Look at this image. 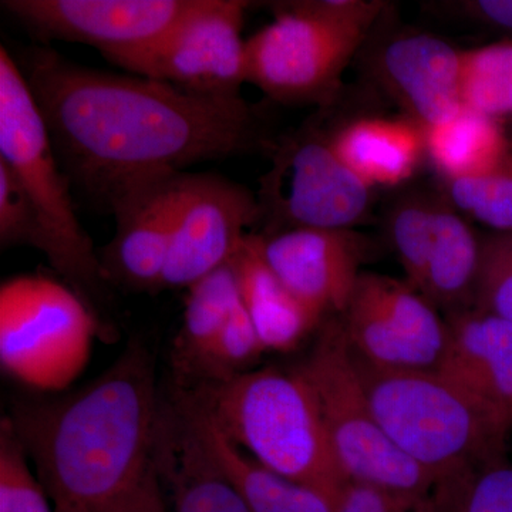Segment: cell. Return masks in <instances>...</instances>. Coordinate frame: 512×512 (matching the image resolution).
<instances>
[{"instance_id":"cell-21","label":"cell","mask_w":512,"mask_h":512,"mask_svg":"<svg viewBox=\"0 0 512 512\" xmlns=\"http://www.w3.org/2000/svg\"><path fill=\"white\" fill-rule=\"evenodd\" d=\"M481 235L441 195L417 292L444 315L474 308Z\"/></svg>"},{"instance_id":"cell-14","label":"cell","mask_w":512,"mask_h":512,"mask_svg":"<svg viewBox=\"0 0 512 512\" xmlns=\"http://www.w3.org/2000/svg\"><path fill=\"white\" fill-rule=\"evenodd\" d=\"M256 235L265 261L306 306L323 319L345 312L370 255L365 235L323 228Z\"/></svg>"},{"instance_id":"cell-6","label":"cell","mask_w":512,"mask_h":512,"mask_svg":"<svg viewBox=\"0 0 512 512\" xmlns=\"http://www.w3.org/2000/svg\"><path fill=\"white\" fill-rule=\"evenodd\" d=\"M383 8L365 0L278 3L274 22L247 39V83L278 103L328 106Z\"/></svg>"},{"instance_id":"cell-22","label":"cell","mask_w":512,"mask_h":512,"mask_svg":"<svg viewBox=\"0 0 512 512\" xmlns=\"http://www.w3.org/2000/svg\"><path fill=\"white\" fill-rule=\"evenodd\" d=\"M174 399L190 414L205 446L251 512H333L332 501L311 487L275 473L232 444L200 413L175 393Z\"/></svg>"},{"instance_id":"cell-11","label":"cell","mask_w":512,"mask_h":512,"mask_svg":"<svg viewBox=\"0 0 512 512\" xmlns=\"http://www.w3.org/2000/svg\"><path fill=\"white\" fill-rule=\"evenodd\" d=\"M409 282L363 271L339 316L350 349L377 367L436 370L446 320Z\"/></svg>"},{"instance_id":"cell-9","label":"cell","mask_w":512,"mask_h":512,"mask_svg":"<svg viewBox=\"0 0 512 512\" xmlns=\"http://www.w3.org/2000/svg\"><path fill=\"white\" fill-rule=\"evenodd\" d=\"M269 153L272 167L256 194L262 235L293 228L355 229L369 217L373 188L343 164L318 124L282 137Z\"/></svg>"},{"instance_id":"cell-7","label":"cell","mask_w":512,"mask_h":512,"mask_svg":"<svg viewBox=\"0 0 512 512\" xmlns=\"http://www.w3.org/2000/svg\"><path fill=\"white\" fill-rule=\"evenodd\" d=\"M298 369L311 386L333 454L349 483L399 494H433L436 480L396 447L377 419L339 316L320 325Z\"/></svg>"},{"instance_id":"cell-24","label":"cell","mask_w":512,"mask_h":512,"mask_svg":"<svg viewBox=\"0 0 512 512\" xmlns=\"http://www.w3.org/2000/svg\"><path fill=\"white\" fill-rule=\"evenodd\" d=\"M241 302L234 265L221 266L188 288L183 326L175 340L174 366L180 382L220 335Z\"/></svg>"},{"instance_id":"cell-19","label":"cell","mask_w":512,"mask_h":512,"mask_svg":"<svg viewBox=\"0 0 512 512\" xmlns=\"http://www.w3.org/2000/svg\"><path fill=\"white\" fill-rule=\"evenodd\" d=\"M231 262L241 301L266 353L292 352L325 322L275 274L262 255L258 235L249 234Z\"/></svg>"},{"instance_id":"cell-30","label":"cell","mask_w":512,"mask_h":512,"mask_svg":"<svg viewBox=\"0 0 512 512\" xmlns=\"http://www.w3.org/2000/svg\"><path fill=\"white\" fill-rule=\"evenodd\" d=\"M474 308L512 320V232L481 235Z\"/></svg>"},{"instance_id":"cell-28","label":"cell","mask_w":512,"mask_h":512,"mask_svg":"<svg viewBox=\"0 0 512 512\" xmlns=\"http://www.w3.org/2000/svg\"><path fill=\"white\" fill-rule=\"evenodd\" d=\"M446 197L458 212L493 232H512V154L488 173L444 181Z\"/></svg>"},{"instance_id":"cell-32","label":"cell","mask_w":512,"mask_h":512,"mask_svg":"<svg viewBox=\"0 0 512 512\" xmlns=\"http://www.w3.org/2000/svg\"><path fill=\"white\" fill-rule=\"evenodd\" d=\"M333 512H434V505L431 495L392 493L348 483L336 498Z\"/></svg>"},{"instance_id":"cell-12","label":"cell","mask_w":512,"mask_h":512,"mask_svg":"<svg viewBox=\"0 0 512 512\" xmlns=\"http://www.w3.org/2000/svg\"><path fill=\"white\" fill-rule=\"evenodd\" d=\"M258 222L248 188L220 175L181 174L163 289H188L228 264Z\"/></svg>"},{"instance_id":"cell-5","label":"cell","mask_w":512,"mask_h":512,"mask_svg":"<svg viewBox=\"0 0 512 512\" xmlns=\"http://www.w3.org/2000/svg\"><path fill=\"white\" fill-rule=\"evenodd\" d=\"M0 161L35 207L47 261L96 312L106 292L103 266L77 218L72 185L57 161L42 114L5 46L0 47Z\"/></svg>"},{"instance_id":"cell-17","label":"cell","mask_w":512,"mask_h":512,"mask_svg":"<svg viewBox=\"0 0 512 512\" xmlns=\"http://www.w3.org/2000/svg\"><path fill=\"white\" fill-rule=\"evenodd\" d=\"M437 372L512 427V320L470 308L444 315Z\"/></svg>"},{"instance_id":"cell-20","label":"cell","mask_w":512,"mask_h":512,"mask_svg":"<svg viewBox=\"0 0 512 512\" xmlns=\"http://www.w3.org/2000/svg\"><path fill=\"white\" fill-rule=\"evenodd\" d=\"M329 136L343 164L370 188L406 183L426 154L424 128L406 117H362Z\"/></svg>"},{"instance_id":"cell-16","label":"cell","mask_w":512,"mask_h":512,"mask_svg":"<svg viewBox=\"0 0 512 512\" xmlns=\"http://www.w3.org/2000/svg\"><path fill=\"white\" fill-rule=\"evenodd\" d=\"M181 174L137 185L114 202L116 234L100 258L107 282L137 291L163 289Z\"/></svg>"},{"instance_id":"cell-3","label":"cell","mask_w":512,"mask_h":512,"mask_svg":"<svg viewBox=\"0 0 512 512\" xmlns=\"http://www.w3.org/2000/svg\"><path fill=\"white\" fill-rule=\"evenodd\" d=\"M178 396L225 439L281 476L335 504L349 483L340 470L315 396L298 366L265 367L180 387Z\"/></svg>"},{"instance_id":"cell-23","label":"cell","mask_w":512,"mask_h":512,"mask_svg":"<svg viewBox=\"0 0 512 512\" xmlns=\"http://www.w3.org/2000/svg\"><path fill=\"white\" fill-rule=\"evenodd\" d=\"M426 154L444 181L488 173L510 154L503 121L461 107L450 119L424 130Z\"/></svg>"},{"instance_id":"cell-18","label":"cell","mask_w":512,"mask_h":512,"mask_svg":"<svg viewBox=\"0 0 512 512\" xmlns=\"http://www.w3.org/2000/svg\"><path fill=\"white\" fill-rule=\"evenodd\" d=\"M157 461L170 512H251L177 400L161 404Z\"/></svg>"},{"instance_id":"cell-27","label":"cell","mask_w":512,"mask_h":512,"mask_svg":"<svg viewBox=\"0 0 512 512\" xmlns=\"http://www.w3.org/2000/svg\"><path fill=\"white\" fill-rule=\"evenodd\" d=\"M434 512H512L510 461L463 471L434 487Z\"/></svg>"},{"instance_id":"cell-1","label":"cell","mask_w":512,"mask_h":512,"mask_svg":"<svg viewBox=\"0 0 512 512\" xmlns=\"http://www.w3.org/2000/svg\"><path fill=\"white\" fill-rule=\"evenodd\" d=\"M64 175L110 212L131 188L204 161L272 148L258 110L140 76L80 66L47 47L13 56Z\"/></svg>"},{"instance_id":"cell-15","label":"cell","mask_w":512,"mask_h":512,"mask_svg":"<svg viewBox=\"0 0 512 512\" xmlns=\"http://www.w3.org/2000/svg\"><path fill=\"white\" fill-rule=\"evenodd\" d=\"M373 74L421 128L450 119L461 101V50L429 33H400L373 57Z\"/></svg>"},{"instance_id":"cell-31","label":"cell","mask_w":512,"mask_h":512,"mask_svg":"<svg viewBox=\"0 0 512 512\" xmlns=\"http://www.w3.org/2000/svg\"><path fill=\"white\" fill-rule=\"evenodd\" d=\"M0 245L43 252L45 235L32 201L18 178L0 161Z\"/></svg>"},{"instance_id":"cell-34","label":"cell","mask_w":512,"mask_h":512,"mask_svg":"<svg viewBox=\"0 0 512 512\" xmlns=\"http://www.w3.org/2000/svg\"><path fill=\"white\" fill-rule=\"evenodd\" d=\"M56 512H87L82 510V508L74 507V505L63 504V503H55L53 504Z\"/></svg>"},{"instance_id":"cell-25","label":"cell","mask_w":512,"mask_h":512,"mask_svg":"<svg viewBox=\"0 0 512 512\" xmlns=\"http://www.w3.org/2000/svg\"><path fill=\"white\" fill-rule=\"evenodd\" d=\"M461 101L491 119L512 116V40L461 52Z\"/></svg>"},{"instance_id":"cell-4","label":"cell","mask_w":512,"mask_h":512,"mask_svg":"<svg viewBox=\"0 0 512 512\" xmlns=\"http://www.w3.org/2000/svg\"><path fill=\"white\" fill-rule=\"evenodd\" d=\"M353 356L387 436L436 483L508 461L511 424L437 370L386 369Z\"/></svg>"},{"instance_id":"cell-29","label":"cell","mask_w":512,"mask_h":512,"mask_svg":"<svg viewBox=\"0 0 512 512\" xmlns=\"http://www.w3.org/2000/svg\"><path fill=\"white\" fill-rule=\"evenodd\" d=\"M8 417L0 424V512H56Z\"/></svg>"},{"instance_id":"cell-10","label":"cell","mask_w":512,"mask_h":512,"mask_svg":"<svg viewBox=\"0 0 512 512\" xmlns=\"http://www.w3.org/2000/svg\"><path fill=\"white\" fill-rule=\"evenodd\" d=\"M247 8L239 0H198L154 42L106 59L134 76L183 92L238 99L247 83V40L242 39Z\"/></svg>"},{"instance_id":"cell-2","label":"cell","mask_w":512,"mask_h":512,"mask_svg":"<svg viewBox=\"0 0 512 512\" xmlns=\"http://www.w3.org/2000/svg\"><path fill=\"white\" fill-rule=\"evenodd\" d=\"M154 360L133 342L74 393L18 403L12 423L53 504L87 512H170L157 461Z\"/></svg>"},{"instance_id":"cell-26","label":"cell","mask_w":512,"mask_h":512,"mask_svg":"<svg viewBox=\"0 0 512 512\" xmlns=\"http://www.w3.org/2000/svg\"><path fill=\"white\" fill-rule=\"evenodd\" d=\"M440 197L434 192H409L394 202L387 217L390 242L402 264L406 282L416 291L423 278Z\"/></svg>"},{"instance_id":"cell-8","label":"cell","mask_w":512,"mask_h":512,"mask_svg":"<svg viewBox=\"0 0 512 512\" xmlns=\"http://www.w3.org/2000/svg\"><path fill=\"white\" fill-rule=\"evenodd\" d=\"M97 313L72 286L43 274L19 275L0 286V365L40 392L59 393L90 362Z\"/></svg>"},{"instance_id":"cell-13","label":"cell","mask_w":512,"mask_h":512,"mask_svg":"<svg viewBox=\"0 0 512 512\" xmlns=\"http://www.w3.org/2000/svg\"><path fill=\"white\" fill-rule=\"evenodd\" d=\"M198 0H3L2 8L40 42L82 43L104 57L154 42Z\"/></svg>"},{"instance_id":"cell-33","label":"cell","mask_w":512,"mask_h":512,"mask_svg":"<svg viewBox=\"0 0 512 512\" xmlns=\"http://www.w3.org/2000/svg\"><path fill=\"white\" fill-rule=\"evenodd\" d=\"M461 8L470 18L504 32L512 33V0H476L463 2Z\"/></svg>"}]
</instances>
